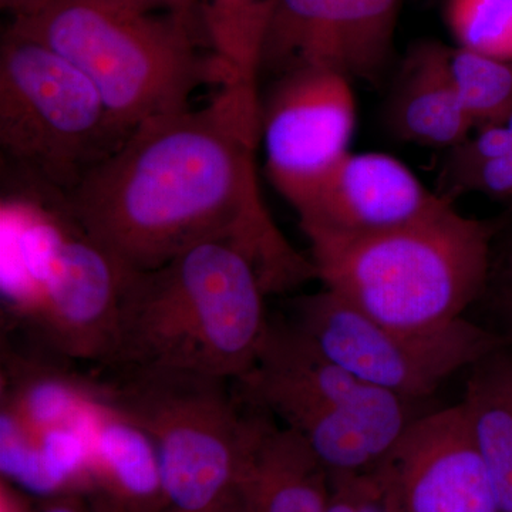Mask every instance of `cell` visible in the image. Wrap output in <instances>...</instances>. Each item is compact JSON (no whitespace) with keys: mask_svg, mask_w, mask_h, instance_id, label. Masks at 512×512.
<instances>
[{"mask_svg":"<svg viewBox=\"0 0 512 512\" xmlns=\"http://www.w3.org/2000/svg\"><path fill=\"white\" fill-rule=\"evenodd\" d=\"M265 296L244 252L222 241L195 245L160 268L131 276L104 366L234 383L264 348L271 328Z\"/></svg>","mask_w":512,"mask_h":512,"instance_id":"7a4b0ae2","label":"cell"},{"mask_svg":"<svg viewBox=\"0 0 512 512\" xmlns=\"http://www.w3.org/2000/svg\"><path fill=\"white\" fill-rule=\"evenodd\" d=\"M245 406L281 421L329 474L375 470L419 414L320 355L291 323L271 322L255 366L232 383Z\"/></svg>","mask_w":512,"mask_h":512,"instance_id":"8992f818","label":"cell"},{"mask_svg":"<svg viewBox=\"0 0 512 512\" xmlns=\"http://www.w3.org/2000/svg\"><path fill=\"white\" fill-rule=\"evenodd\" d=\"M10 29L55 50L99 90L121 130L188 109L198 87L231 83L202 56L194 19L151 13L126 0H22Z\"/></svg>","mask_w":512,"mask_h":512,"instance_id":"5b68a950","label":"cell"},{"mask_svg":"<svg viewBox=\"0 0 512 512\" xmlns=\"http://www.w3.org/2000/svg\"><path fill=\"white\" fill-rule=\"evenodd\" d=\"M444 178L451 194L481 192L512 205V133L488 124L448 150Z\"/></svg>","mask_w":512,"mask_h":512,"instance_id":"d6986e66","label":"cell"},{"mask_svg":"<svg viewBox=\"0 0 512 512\" xmlns=\"http://www.w3.org/2000/svg\"><path fill=\"white\" fill-rule=\"evenodd\" d=\"M447 22L457 46L512 62V0H448Z\"/></svg>","mask_w":512,"mask_h":512,"instance_id":"44dd1931","label":"cell"},{"mask_svg":"<svg viewBox=\"0 0 512 512\" xmlns=\"http://www.w3.org/2000/svg\"><path fill=\"white\" fill-rule=\"evenodd\" d=\"M131 5L146 12L164 13L194 19L195 12L202 9L204 0H126Z\"/></svg>","mask_w":512,"mask_h":512,"instance_id":"7402d4cb","label":"cell"},{"mask_svg":"<svg viewBox=\"0 0 512 512\" xmlns=\"http://www.w3.org/2000/svg\"><path fill=\"white\" fill-rule=\"evenodd\" d=\"M272 0H204L201 16L212 55L234 84L256 87L259 53Z\"/></svg>","mask_w":512,"mask_h":512,"instance_id":"ac0fdd59","label":"cell"},{"mask_svg":"<svg viewBox=\"0 0 512 512\" xmlns=\"http://www.w3.org/2000/svg\"><path fill=\"white\" fill-rule=\"evenodd\" d=\"M2 2L3 5H5L6 8L10 10L15 8V6L18 5V3L22 2V0H2Z\"/></svg>","mask_w":512,"mask_h":512,"instance_id":"4316f807","label":"cell"},{"mask_svg":"<svg viewBox=\"0 0 512 512\" xmlns=\"http://www.w3.org/2000/svg\"><path fill=\"white\" fill-rule=\"evenodd\" d=\"M255 412L254 439L237 488L239 512H326L328 470L298 434Z\"/></svg>","mask_w":512,"mask_h":512,"instance_id":"9a60e30c","label":"cell"},{"mask_svg":"<svg viewBox=\"0 0 512 512\" xmlns=\"http://www.w3.org/2000/svg\"><path fill=\"white\" fill-rule=\"evenodd\" d=\"M500 305L507 322L508 335H505L512 346V242L505 252L500 274Z\"/></svg>","mask_w":512,"mask_h":512,"instance_id":"603a6c76","label":"cell"},{"mask_svg":"<svg viewBox=\"0 0 512 512\" xmlns=\"http://www.w3.org/2000/svg\"><path fill=\"white\" fill-rule=\"evenodd\" d=\"M90 473L96 512H163L160 458L150 436L103 396L89 419Z\"/></svg>","mask_w":512,"mask_h":512,"instance_id":"5bb4252c","label":"cell"},{"mask_svg":"<svg viewBox=\"0 0 512 512\" xmlns=\"http://www.w3.org/2000/svg\"><path fill=\"white\" fill-rule=\"evenodd\" d=\"M370 488L369 495H367V503H366V512H393L390 505L387 504L386 498L382 493V488H380L379 481L375 476V473H370Z\"/></svg>","mask_w":512,"mask_h":512,"instance_id":"d4e9b609","label":"cell"},{"mask_svg":"<svg viewBox=\"0 0 512 512\" xmlns=\"http://www.w3.org/2000/svg\"><path fill=\"white\" fill-rule=\"evenodd\" d=\"M443 195L396 157L350 153L295 208L306 238H357L409 224Z\"/></svg>","mask_w":512,"mask_h":512,"instance_id":"4fadbf2b","label":"cell"},{"mask_svg":"<svg viewBox=\"0 0 512 512\" xmlns=\"http://www.w3.org/2000/svg\"><path fill=\"white\" fill-rule=\"evenodd\" d=\"M373 473L393 512H501L461 403L419 414Z\"/></svg>","mask_w":512,"mask_h":512,"instance_id":"7c38bea8","label":"cell"},{"mask_svg":"<svg viewBox=\"0 0 512 512\" xmlns=\"http://www.w3.org/2000/svg\"><path fill=\"white\" fill-rule=\"evenodd\" d=\"M386 124L399 140L448 150L473 133L448 73L446 46L427 42L410 50L387 100Z\"/></svg>","mask_w":512,"mask_h":512,"instance_id":"2e32d148","label":"cell"},{"mask_svg":"<svg viewBox=\"0 0 512 512\" xmlns=\"http://www.w3.org/2000/svg\"><path fill=\"white\" fill-rule=\"evenodd\" d=\"M291 325L356 379L413 404L508 345L467 319L431 332L394 328L325 288L298 302Z\"/></svg>","mask_w":512,"mask_h":512,"instance_id":"9c48e42d","label":"cell"},{"mask_svg":"<svg viewBox=\"0 0 512 512\" xmlns=\"http://www.w3.org/2000/svg\"><path fill=\"white\" fill-rule=\"evenodd\" d=\"M461 406L501 512H512V349L471 367Z\"/></svg>","mask_w":512,"mask_h":512,"instance_id":"e0dca14e","label":"cell"},{"mask_svg":"<svg viewBox=\"0 0 512 512\" xmlns=\"http://www.w3.org/2000/svg\"><path fill=\"white\" fill-rule=\"evenodd\" d=\"M127 136L82 70L8 29L0 47V144L29 180L69 194Z\"/></svg>","mask_w":512,"mask_h":512,"instance_id":"ba28073f","label":"cell"},{"mask_svg":"<svg viewBox=\"0 0 512 512\" xmlns=\"http://www.w3.org/2000/svg\"><path fill=\"white\" fill-rule=\"evenodd\" d=\"M29 181L0 204L3 301L59 355L103 366L133 274L90 237L64 192Z\"/></svg>","mask_w":512,"mask_h":512,"instance_id":"3957f363","label":"cell"},{"mask_svg":"<svg viewBox=\"0 0 512 512\" xmlns=\"http://www.w3.org/2000/svg\"><path fill=\"white\" fill-rule=\"evenodd\" d=\"M163 512H184V511H178V510H174V508L168 507L167 510H164ZM202 512H239L237 498H235L234 501H231V503L222 505V507L215 508V510L202 511Z\"/></svg>","mask_w":512,"mask_h":512,"instance_id":"484cf974","label":"cell"},{"mask_svg":"<svg viewBox=\"0 0 512 512\" xmlns=\"http://www.w3.org/2000/svg\"><path fill=\"white\" fill-rule=\"evenodd\" d=\"M400 0H272L259 72L330 70L370 84L392 59Z\"/></svg>","mask_w":512,"mask_h":512,"instance_id":"8fae6325","label":"cell"},{"mask_svg":"<svg viewBox=\"0 0 512 512\" xmlns=\"http://www.w3.org/2000/svg\"><path fill=\"white\" fill-rule=\"evenodd\" d=\"M39 512H87L86 507L80 503L76 495H63V497L50 498L49 503L43 505Z\"/></svg>","mask_w":512,"mask_h":512,"instance_id":"cb8c5ba5","label":"cell"},{"mask_svg":"<svg viewBox=\"0 0 512 512\" xmlns=\"http://www.w3.org/2000/svg\"><path fill=\"white\" fill-rule=\"evenodd\" d=\"M447 69L474 127L504 124L512 114V62L446 46Z\"/></svg>","mask_w":512,"mask_h":512,"instance_id":"ffe728a7","label":"cell"},{"mask_svg":"<svg viewBox=\"0 0 512 512\" xmlns=\"http://www.w3.org/2000/svg\"><path fill=\"white\" fill-rule=\"evenodd\" d=\"M504 124H505V126H507V127H508V130H510V131H511V133H512V114H511V116H510V117H508V120H507V121H505V123H504Z\"/></svg>","mask_w":512,"mask_h":512,"instance_id":"83f0119b","label":"cell"},{"mask_svg":"<svg viewBox=\"0 0 512 512\" xmlns=\"http://www.w3.org/2000/svg\"><path fill=\"white\" fill-rule=\"evenodd\" d=\"M491 222L466 217L443 195L402 227L357 238H311L322 288L394 328L454 325L488 284Z\"/></svg>","mask_w":512,"mask_h":512,"instance_id":"277c9868","label":"cell"},{"mask_svg":"<svg viewBox=\"0 0 512 512\" xmlns=\"http://www.w3.org/2000/svg\"><path fill=\"white\" fill-rule=\"evenodd\" d=\"M103 396L157 448L168 507L215 510L237 495L256 413L231 382L170 370H114Z\"/></svg>","mask_w":512,"mask_h":512,"instance_id":"52a82bcc","label":"cell"},{"mask_svg":"<svg viewBox=\"0 0 512 512\" xmlns=\"http://www.w3.org/2000/svg\"><path fill=\"white\" fill-rule=\"evenodd\" d=\"M259 111L254 87L224 84L201 109L140 124L66 194L70 210L131 274L222 241L251 259L266 295L299 288L316 279L315 266L262 198Z\"/></svg>","mask_w":512,"mask_h":512,"instance_id":"6da1fadb","label":"cell"},{"mask_svg":"<svg viewBox=\"0 0 512 512\" xmlns=\"http://www.w3.org/2000/svg\"><path fill=\"white\" fill-rule=\"evenodd\" d=\"M259 127L269 180L295 210L350 153L352 82L322 69L281 74L261 101Z\"/></svg>","mask_w":512,"mask_h":512,"instance_id":"30bf717a","label":"cell"}]
</instances>
